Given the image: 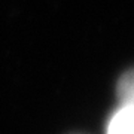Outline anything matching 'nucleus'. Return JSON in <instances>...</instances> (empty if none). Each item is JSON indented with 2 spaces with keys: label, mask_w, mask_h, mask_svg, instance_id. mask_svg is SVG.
<instances>
[{
  "label": "nucleus",
  "mask_w": 134,
  "mask_h": 134,
  "mask_svg": "<svg viewBox=\"0 0 134 134\" xmlns=\"http://www.w3.org/2000/svg\"><path fill=\"white\" fill-rule=\"evenodd\" d=\"M116 94L121 103L134 104V69L127 70L119 77L116 85Z\"/></svg>",
  "instance_id": "obj_2"
},
{
  "label": "nucleus",
  "mask_w": 134,
  "mask_h": 134,
  "mask_svg": "<svg viewBox=\"0 0 134 134\" xmlns=\"http://www.w3.org/2000/svg\"><path fill=\"white\" fill-rule=\"evenodd\" d=\"M106 134H134V104L121 103L106 124Z\"/></svg>",
  "instance_id": "obj_1"
}]
</instances>
